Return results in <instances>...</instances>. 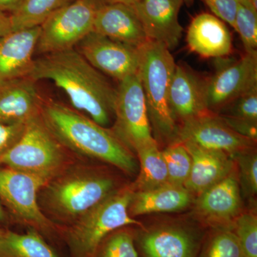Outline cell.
<instances>
[{
  "label": "cell",
  "mask_w": 257,
  "mask_h": 257,
  "mask_svg": "<svg viewBox=\"0 0 257 257\" xmlns=\"http://www.w3.org/2000/svg\"><path fill=\"white\" fill-rule=\"evenodd\" d=\"M29 77L48 79L68 96L74 109L107 127L114 118L116 89L76 49L46 54L35 60Z\"/></svg>",
  "instance_id": "1"
},
{
  "label": "cell",
  "mask_w": 257,
  "mask_h": 257,
  "mask_svg": "<svg viewBox=\"0 0 257 257\" xmlns=\"http://www.w3.org/2000/svg\"><path fill=\"white\" fill-rule=\"evenodd\" d=\"M40 116L59 142L69 151L116 167L126 175L138 172L134 153L111 128L104 127L66 104L44 99Z\"/></svg>",
  "instance_id": "2"
},
{
  "label": "cell",
  "mask_w": 257,
  "mask_h": 257,
  "mask_svg": "<svg viewBox=\"0 0 257 257\" xmlns=\"http://www.w3.org/2000/svg\"><path fill=\"white\" fill-rule=\"evenodd\" d=\"M121 187L116 176L107 169L74 163L42 187L39 204L51 221L65 226Z\"/></svg>",
  "instance_id": "3"
},
{
  "label": "cell",
  "mask_w": 257,
  "mask_h": 257,
  "mask_svg": "<svg viewBox=\"0 0 257 257\" xmlns=\"http://www.w3.org/2000/svg\"><path fill=\"white\" fill-rule=\"evenodd\" d=\"M139 50L138 75L143 86L152 134L158 145H169L177 142L179 128L171 110L169 96L177 64L163 44L149 41Z\"/></svg>",
  "instance_id": "4"
},
{
  "label": "cell",
  "mask_w": 257,
  "mask_h": 257,
  "mask_svg": "<svg viewBox=\"0 0 257 257\" xmlns=\"http://www.w3.org/2000/svg\"><path fill=\"white\" fill-rule=\"evenodd\" d=\"M134 191L131 186L120 187L72 224L62 226L61 239L72 257H96L102 240L114 230L124 226L143 227L128 214Z\"/></svg>",
  "instance_id": "5"
},
{
  "label": "cell",
  "mask_w": 257,
  "mask_h": 257,
  "mask_svg": "<svg viewBox=\"0 0 257 257\" xmlns=\"http://www.w3.org/2000/svg\"><path fill=\"white\" fill-rule=\"evenodd\" d=\"M70 151L51 133L40 114L26 123L21 138L0 157V165L48 182L73 165Z\"/></svg>",
  "instance_id": "6"
},
{
  "label": "cell",
  "mask_w": 257,
  "mask_h": 257,
  "mask_svg": "<svg viewBox=\"0 0 257 257\" xmlns=\"http://www.w3.org/2000/svg\"><path fill=\"white\" fill-rule=\"evenodd\" d=\"M46 184L40 177L0 165V203L13 220L45 239L62 240V227L44 214L39 204V193Z\"/></svg>",
  "instance_id": "7"
},
{
  "label": "cell",
  "mask_w": 257,
  "mask_h": 257,
  "mask_svg": "<svg viewBox=\"0 0 257 257\" xmlns=\"http://www.w3.org/2000/svg\"><path fill=\"white\" fill-rule=\"evenodd\" d=\"M114 113L111 131L134 154L142 147L157 143L152 134L145 94L138 74L119 82L116 88Z\"/></svg>",
  "instance_id": "8"
},
{
  "label": "cell",
  "mask_w": 257,
  "mask_h": 257,
  "mask_svg": "<svg viewBox=\"0 0 257 257\" xmlns=\"http://www.w3.org/2000/svg\"><path fill=\"white\" fill-rule=\"evenodd\" d=\"M99 7L93 0H73L56 11L40 26L36 52L43 55L75 49L92 32Z\"/></svg>",
  "instance_id": "9"
},
{
  "label": "cell",
  "mask_w": 257,
  "mask_h": 257,
  "mask_svg": "<svg viewBox=\"0 0 257 257\" xmlns=\"http://www.w3.org/2000/svg\"><path fill=\"white\" fill-rule=\"evenodd\" d=\"M216 71L204 81L208 110L218 114L244 93L257 87V52H245L237 60L216 58Z\"/></svg>",
  "instance_id": "10"
},
{
  "label": "cell",
  "mask_w": 257,
  "mask_h": 257,
  "mask_svg": "<svg viewBox=\"0 0 257 257\" xmlns=\"http://www.w3.org/2000/svg\"><path fill=\"white\" fill-rule=\"evenodd\" d=\"M140 229L135 231L140 257H197L205 236L200 228L181 221Z\"/></svg>",
  "instance_id": "11"
},
{
  "label": "cell",
  "mask_w": 257,
  "mask_h": 257,
  "mask_svg": "<svg viewBox=\"0 0 257 257\" xmlns=\"http://www.w3.org/2000/svg\"><path fill=\"white\" fill-rule=\"evenodd\" d=\"M177 142H187L223 152L232 158L237 154L254 149L256 143L255 140L236 133L219 114L212 112L180 123Z\"/></svg>",
  "instance_id": "12"
},
{
  "label": "cell",
  "mask_w": 257,
  "mask_h": 257,
  "mask_svg": "<svg viewBox=\"0 0 257 257\" xmlns=\"http://www.w3.org/2000/svg\"><path fill=\"white\" fill-rule=\"evenodd\" d=\"M75 49L101 73L119 82L138 74L140 50L137 47L91 32Z\"/></svg>",
  "instance_id": "13"
},
{
  "label": "cell",
  "mask_w": 257,
  "mask_h": 257,
  "mask_svg": "<svg viewBox=\"0 0 257 257\" xmlns=\"http://www.w3.org/2000/svg\"><path fill=\"white\" fill-rule=\"evenodd\" d=\"M237 169L198 196L194 213L203 224L212 228H232L242 212Z\"/></svg>",
  "instance_id": "14"
},
{
  "label": "cell",
  "mask_w": 257,
  "mask_h": 257,
  "mask_svg": "<svg viewBox=\"0 0 257 257\" xmlns=\"http://www.w3.org/2000/svg\"><path fill=\"white\" fill-rule=\"evenodd\" d=\"M181 0H139L132 5L150 41L170 50L179 45L183 28L179 21Z\"/></svg>",
  "instance_id": "15"
},
{
  "label": "cell",
  "mask_w": 257,
  "mask_h": 257,
  "mask_svg": "<svg viewBox=\"0 0 257 257\" xmlns=\"http://www.w3.org/2000/svg\"><path fill=\"white\" fill-rule=\"evenodd\" d=\"M92 32L137 48L150 41L133 7L122 3L99 7Z\"/></svg>",
  "instance_id": "16"
},
{
  "label": "cell",
  "mask_w": 257,
  "mask_h": 257,
  "mask_svg": "<svg viewBox=\"0 0 257 257\" xmlns=\"http://www.w3.org/2000/svg\"><path fill=\"white\" fill-rule=\"evenodd\" d=\"M30 77L0 83V122L27 123L40 114L44 98Z\"/></svg>",
  "instance_id": "17"
},
{
  "label": "cell",
  "mask_w": 257,
  "mask_h": 257,
  "mask_svg": "<svg viewBox=\"0 0 257 257\" xmlns=\"http://www.w3.org/2000/svg\"><path fill=\"white\" fill-rule=\"evenodd\" d=\"M40 27L12 32L0 40V83L29 77Z\"/></svg>",
  "instance_id": "18"
},
{
  "label": "cell",
  "mask_w": 257,
  "mask_h": 257,
  "mask_svg": "<svg viewBox=\"0 0 257 257\" xmlns=\"http://www.w3.org/2000/svg\"><path fill=\"white\" fill-rule=\"evenodd\" d=\"M182 143L192 158L190 175L184 187L192 195L199 196L224 179L236 167L234 159L224 152L209 150L187 142Z\"/></svg>",
  "instance_id": "19"
},
{
  "label": "cell",
  "mask_w": 257,
  "mask_h": 257,
  "mask_svg": "<svg viewBox=\"0 0 257 257\" xmlns=\"http://www.w3.org/2000/svg\"><path fill=\"white\" fill-rule=\"evenodd\" d=\"M187 43L191 52L208 58H221L232 52V38L226 24L209 13L197 15L189 25Z\"/></svg>",
  "instance_id": "20"
},
{
  "label": "cell",
  "mask_w": 257,
  "mask_h": 257,
  "mask_svg": "<svg viewBox=\"0 0 257 257\" xmlns=\"http://www.w3.org/2000/svg\"><path fill=\"white\" fill-rule=\"evenodd\" d=\"M204 81L192 71L176 65L170 88V105L178 124L210 112L204 99Z\"/></svg>",
  "instance_id": "21"
},
{
  "label": "cell",
  "mask_w": 257,
  "mask_h": 257,
  "mask_svg": "<svg viewBox=\"0 0 257 257\" xmlns=\"http://www.w3.org/2000/svg\"><path fill=\"white\" fill-rule=\"evenodd\" d=\"M193 195L184 186L167 184L150 190L134 192L128 214L132 217L155 213H170L188 207Z\"/></svg>",
  "instance_id": "22"
},
{
  "label": "cell",
  "mask_w": 257,
  "mask_h": 257,
  "mask_svg": "<svg viewBox=\"0 0 257 257\" xmlns=\"http://www.w3.org/2000/svg\"><path fill=\"white\" fill-rule=\"evenodd\" d=\"M0 257H59L46 239L36 230L26 233L5 229L0 236Z\"/></svg>",
  "instance_id": "23"
},
{
  "label": "cell",
  "mask_w": 257,
  "mask_h": 257,
  "mask_svg": "<svg viewBox=\"0 0 257 257\" xmlns=\"http://www.w3.org/2000/svg\"><path fill=\"white\" fill-rule=\"evenodd\" d=\"M140 161V172L130 184L134 192L150 190L169 184L168 173L158 144L142 147L136 152Z\"/></svg>",
  "instance_id": "24"
},
{
  "label": "cell",
  "mask_w": 257,
  "mask_h": 257,
  "mask_svg": "<svg viewBox=\"0 0 257 257\" xmlns=\"http://www.w3.org/2000/svg\"><path fill=\"white\" fill-rule=\"evenodd\" d=\"M72 1L73 0H23L10 14L13 32L41 26L51 15Z\"/></svg>",
  "instance_id": "25"
},
{
  "label": "cell",
  "mask_w": 257,
  "mask_h": 257,
  "mask_svg": "<svg viewBox=\"0 0 257 257\" xmlns=\"http://www.w3.org/2000/svg\"><path fill=\"white\" fill-rule=\"evenodd\" d=\"M197 257H246L232 228H212Z\"/></svg>",
  "instance_id": "26"
},
{
  "label": "cell",
  "mask_w": 257,
  "mask_h": 257,
  "mask_svg": "<svg viewBox=\"0 0 257 257\" xmlns=\"http://www.w3.org/2000/svg\"><path fill=\"white\" fill-rule=\"evenodd\" d=\"M165 160L169 183L184 186L192 169V158L183 143L175 142L162 151Z\"/></svg>",
  "instance_id": "27"
},
{
  "label": "cell",
  "mask_w": 257,
  "mask_h": 257,
  "mask_svg": "<svg viewBox=\"0 0 257 257\" xmlns=\"http://www.w3.org/2000/svg\"><path fill=\"white\" fill-rule=\"evenodd\" d=\"M96 257H140L135 244V231L130 226L114 230L102 240Z\"/></svg>",
  "instance_id": "28"
},
{
  "label": "cell",
  "mask_w": 257,
  "mask_h": 257,
  "mask_svg": "<svg viewBox=\"0 0 257 257\" xmlns=\"http://www.w3.org/2000/svg\"><path fill=\"white\" fill-rule=\"evenodd\" d=\"M236 166L240 188L248 197H253L257 193V155L251 149L233 157Z\"/></svg>",
  "instance_id": "29"
},
{
  "label": "cell",
  "mask_w": 257,
  "mask_h": 257,
  "mask_svg": "<svg viewBox=\"0 0 257 257\" xmlns=\"http://www.w3.org/2000/svg\"><path fill=\"white\" fill-rule=\"evenodd\" d=\"M233 231L246 257H257V217L253 212H241L233 223Z\"/></svg>",
  "instance_id": "30"
},
{
  "label": "cell",
  "mask_w": 257,
  "mask_h": 257,
  "mask_svg": "<svg viewBox=\"0 0 257 257\" xmlns=\"http://www.w3.org/2000/svg\"><path fill=\"white\" fill-rule=\"evenodd\" d=\"M234 30L239 34L245 52H256L257 12L239 4L235 19Z\"/></svg>",
  "instance_id": "31"
},
{
  "label": "cell",
  "mask_w": 257,
  "mask_h": 257,
  "mask_svg": "<svg viewBox=\"0 0 257 257\" xmlns=\"http://www.w3.org/2000/svg\"><path fill=\"white\" fill-rule=\"evenodd\" d=\"M225 116L257 122V87L244 93L221 111Z\"/></svg>",
  "instance_id": "32"
},
{
  "label": "cell",
  "mask_w": 257,
  "mask_h": 257,
  "mask_svg": "<svg viewBox=\"0 0 257 257\" xmlns=\"http://www.w3.org/2000/svg\"><path fill=\"white\" fill-rule=\"evenodd\" d=\"M216 18L233 29L239 4L238 0H202Z\"/></svg>",
  "instance_id": "33"
},
{
  "label": "cell",
  "mask_w": 257,
  "mask_h": 257,
  "mask_svg": "<svg viewBox=\"0 0 257 257\" xmlns=\"http://www.w3.org/2000/svg\"><path fill=\"white\" fill-rule=\"evenodd\" d=\"M26 123L6 124L0 122V157L8 151L21 138Z\"/></svg>",
  "instance_id": "34"
},
{
  "label": "cell",
  "mask_w": 257,
  "mask_h": 257,
  "mask_svg": "<svg viewBox=\"0 0 257 257\" xmlns=\"http://www.w3.org/2000/svg\"><path fill=\"white\" fill-rule=\"evenodd\" d=\"M219 115L222 118L225 122L229 125L230 127L232 128L236 133L242 135L243 137H246V138L256 141L257 122L236 119V118L225 116V115L222 114Z\"/></svg>",
  "instance_id": "35"
},
{
  "label": "cell",
  "mask_w": 257,
  "mask_h": 257,
  "mask_svg": "<svg viewBox=\"0 0 257 257\" xmlns=\"http://www.w3.org/2000/svg\"><path fill=\"white\" fill-rule=\"evenodd\" d=\"M13 32L10 14L0 10V40Z\"/></svg>",
  "instance_id": "36"
},
{
  "label": "cell",
  "mask_w": 257,
  "mask_h": 257,
  "mask_svg": "<svg viewBox=\"0 0 257 257\" xmlns=\"http://www.w3.org/2000/svg\"><path fill=\"white\" fill-rule=\"evenodd\" d=\"M23 0H0V10L5 13H13L20 6Z\"/></svg>",
  "instance_id": "37"
},
{
  "label": "cell",
  "mask_w": 257,
  "mask_h": 257,
  "mask_svg": "<svg viewBox=\"0 0 257 257\" xmlns=\"http://www.w3.org/2000/svg\"><path fill=\"white\" fill-rule=\"evenodd\" d=\"M93 1L95 2L99 6H101V5L112 4V3H122L125 5H133L139 0H93Z\"/></svg>",
  "instance_id": "38"
},
{
  "label": "cell",
  "mask_w": 257,
  "mask_h": 257,
  "mask_svg": "<svg viewBox=\"0 0 257 257\" xmlns=\"http://www.w3.org/2000/svg\"><path fill=\"white\" fill-rule=\"evenodd\" d=\"M9 215L0 203V227L3 228L8 226L10 223ZM5 229V228H4Z\"/></svg>",
  "instance_id": "39"
},
{
  "label": "cell",
  "mask_w": 257,
  "mask_h": 257,
  "mask_svg": "<svg viewBox=\"0 0 257 257\" xmlns=\"http://www.w3.org/2000/svg\"><path fill=\"white\" fill-rule=\"evenodd\" d=\"M238 1H239L240 4L244 5V6L246 7H248V8H251V9H253V10H255V11L257 12V10L253 9L252 5H251V3H250L249 0H238Z\"/></svg>",
  "instance_id": "40"
},
{
  "label": "cell",
  "mask_w": 257,
  "mask_h": 257,
  "mask_svg": "<svg viewBox=\"0 0 257 257\" xmlns=\"http://www.w3.org/2000/svg\"><path fill=\"white\" fill-rule=\"evenodd\" d=\"M250 3L252 5L253 9L257 10V0H249Z\"/></svg>",
  "instance_id": "41"
},
{
  "label": "cell",
  "mask_w": 257,
  "mask_h": 257,
  "mask_svg": "<svg viewBox=\"0 0 257 257\" xmlns=\"http://www.w3.org/2000/svg\"><path fill=\"white\" fill-rule=\"evenodd\" d=\"M183 3H186L187 5H191L192 4L193 1L194 0H181Z\"/></svg>",
  "instance_id": "42"
},
{
  "label": "cell",
  "mask_w": 257,
  "mask_h": 257,
  "mask_svg": "<svg viewBox=\"0 0 257 257\" xmlns=\"http://www.w3.org/2000/svg\"><path fill=\"white\" fill-rule=\"evenodd\" d=\"M4 228L0 227V236H1L2 234H3V231H4Z\"/></svg>",
  "instance_id": "43"
}]
</instances>
